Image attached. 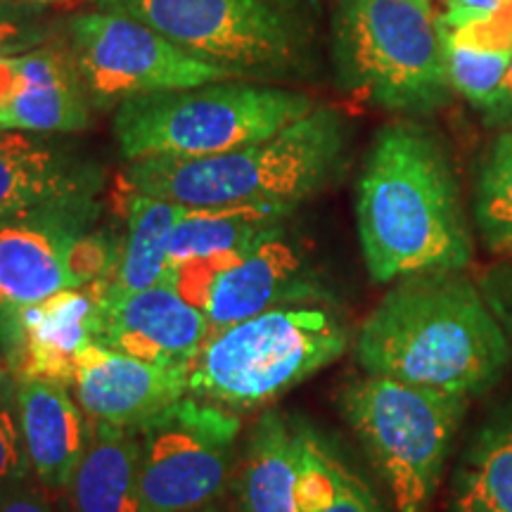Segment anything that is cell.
I'll use <instances>...</instances> for the list:
<instances>
[{
	"instance_id": "7a4b0ae2",
	"label": "cell",
	"mask_w": 512,
	"mask_h": 512,
	"mask_svg": "<svg viewBox=\"0 0 512 512\" xmlns=\"http://www.w3.org/2000/svg\"><path fill=\"white\" fill-rule=\"evenodd\" d=\"M356 223L375 283L463 271L472 261L470 223L451 159L413 121L377 131L358 178Z\"/></svg>"
},
{
	"instance_id": "5bb4252c",
	"label": "cell",
	"mask_w": 512,
	"mask_h": 512,
	"mask_svg": "<svg viewBox=\"0 0 512 512\" xmlns=\"http://www.w3.org/2000/svg\"><path fill=\"white\" fill-rule=\"evenodd\" d=\"M72 389L91 422L138 430L190 394V375L95 342L76 358Z\"/></svg>"
},
{
	"instance_id": "d4e9b609",
	"label": "cell",
	"mask_w": 512,
	"mask_h": 512,
	"mask_svg": "<svg viewBox=\"0 0 512 512\" xmlns=\"http://www.w3.org/2000/svg\"><path fill=\"white\" fill-rule=\"evenodd\" d=\"M439 22V19H437ZM441 53H444L448 83L456 93L463 95L467 102L484 110L494 98L496 88L501 86L505 69H508L510 50H484L467 46L458 41L451 31L439 24Z\"/></svg>"
},
{
	"instance_id": "4316f807",
	"label": "cell",
	"mask_w": 512,
	"mask_h": 512,
	"mask_svg": "<svg viewBox=\"0 0 512 512\" xmlns=\"http://www.w3.org/2000/svg\"><path fill=\"white\" fill-rule=\"evenodd\" d=\"M34 479L17 406V377L0 370V496Z\"/></svg>"
},
{
	"instance_id": "e0dca14e",
	"label": "cell",
	"mask_w": 512,
	"mask_h": 512,
	"mask_svg": "<svg viewBox=\"0 0 512 512\" xmlns=\"http://www.w3.org/2000/svg\"><path fill=\"white\" fill-rule=\"evenodd\" d=\"M15 377L31 472L38 484L62 494L91 441L93 422L69 392V384L48 377Z\"/></svg>"
},
{
	"instance_id": "603a6c76",
	"label": "cell",
	"mask_w": 512,
	"mask_h": 512,
	"mask_svg": "<svg viewBox=\"0 0 512 512\" xmlns=\"http://www.w3.org/2000/svg\"><path fill=\"white\" fill-rule=\"evenodd\" d=\"M448 512H512V415L484 425L465 448Z\"/></svg>"
},
{
	"instance_id": "9a60e30c",
	"label": "cell",
	"mask_w": 512,
	"mask_h": 512,
	"mask_svg": "<svg viewBox=\"0 0 512 512\" xmlns=\"http://www.w3.org/2000/svg\"><path fill=\"white\" fill-rule=\"evenodd\" d=\"M100 328V292L93 283L31 306L12 325L0 349L15 375L48 377L72 387L76 358L100 342Z\"/></svg>"
},
{
	"instance_id": "f546056e",
	"label": "cell",
	"mask_w": 512,
	"mask_h": 512,
	"mask_svg": "<svg viewBox=\"0 0 512 512\" xmlns=\"http://www.w3.org/2000/svg\"><path fill=\"white\" fill-rule=\"evenodd\" d=\"M48 494L46 486L38 484L34 477L19 489L0 496V512H55Z\"/></svg>"
},
{
	"instance_id": "d6986e66",
	"label": "cell",
	"mask_w": 512,
	"mask_h": 512,
	"mask_svg": "<svg viewBox=\"0 0 512 512\" xmlns=\"http://www.w3.org/2000/svg\"><path fill=\"white\" fill-rule=\"evenodd\" d=\"M100 185V171L62 147L29 133L0 131V219Z\"/></svg>"
},
{
	"instance_id": "7402d4cb",
	"label": "cell",
	"mask_w": 512,
	"mask_h": 512,
	"mask_svg": "<svg viewBox=\"0 0 512 512\" xmlns=\"http://www.w3.org/2000/svg\"><path fill=\"white\" fill-rule=\"evenodd\" d=\"M131 190V188H128ZM183 204L131 190L126 200V235L119 245L117 266L105 280L102 292H136L164 283L169 271L171 235L185 214Z\"/></svg>"
},
{
	"instance_id": "ba28073f",
	"label": "cell",
	"mask_w": 512,
	"mask_h": 512,
	"mask_svg": "<svg viewBox=\"0 0 512 512\" xmlns=\"http://www.w3.org/2000/svg\"><path fill=\"white\" fill-rule=\"evenodd\" d=\"M332 48L344 88L382 110L430 114L453 91L439 22L415 0H339Z\"/></svg>"
},
{
	"instance_id": "cb8c5ba5",
	"label": "cell",
	"mask_w": 512,
	"mask_h": 512,
	"mask_svg": "<svg viewBox=\"0 0 512 512\" xmlns=\"http://www.w3.org/2000/svg\"><path fill=\"white\" fill-rule=\"evenodd\" d=\"M299 505L304 512H384L370 486L316 432L302 430Z\"/></svg>"
},
{
	"instance_id": "44dd1931",
	"label": "cell",
	"mask_w": 512,
	"mask_h": 512,
	"mask_svg": "<svg viewBox=\"0 0 512 512\" xmlns=\"http://www.w3.org/2000/svg\"><path fill=\"white\" fill-rule=\"evenodd\" d=\"M294 211L283 204L188 207L171 235L169 268L247 252L259 240L287 228Z\"/></svg>"
},
{
	"instance_id": "ac0fdd59",
	"label": "cell",
	"mask_w": 512,
	"mask_h": 512,
	"mask_svg": "<svg viewBox=\"0 0 512 512\" xmlns=\"http://www.w3.org/2000/svg\"><path fill=\"white\" fill-rule=\"evenodd\" d=\"M299 472V425L280 411L261 413L230 479L238 512H304L299 505Z\"/></svg>"
},
{
	"instance_id": "d590c367",
	"label": "cell",
	"mask_w": 512,
	"mask_h": 512,
	"mask_svg": "<svg viewBox=\"0 0 512 512\" xmlns=\"http://www.w3.org/2000/svg\"><path fill=\"white\" fill-rule=\"evenodd\" d=\"M415 3L422 5V8H432V0H415Z\"/></svg>"
},
{
	"instance_id": "4fadbf2b",
	"label": "cell",
	"mask_w": 512,
	"mask_h": 512,
	"mask_svg": "<svg viewBox=\"0 0 512 512\" xmlns=\"http://www.w3.org/2000/svg\"><path fill=\"white\" fill-rule=\"evenodd\" d=\"M98 292L102 311L100 344L143 361L190 368L192 358L211 332L204 309L169 283L136 292Z\"/></svg>"
},
{
	"instance_id": "52a82bcc",
	"label": "cell",
	"mask_w": 512,
	"mask_h": 512,
	"mask_svg": "<svg viewBox=\"0 0 512 512\" xmlns=\"http://www.w3.org/2000/svg\"><path fill=\"white\" fill-rule=\"evenodd\" d=\"M470 396L363 373L344 384L339 411L399 512H430Z\"/></svg>"
},
{
	"instance_id": "4dcf8cb0",
	"label": "cell",
	"mask_w": 512,
	"mask_h": 512,
	"mask_svg": "<svg viewBox=\"0 0 512 512\" xmlns=\"http://www.w3.org/2000/svg\"><path fill=\"white\" fill-rule=\"evenodd\" d=\"M441 3H444V15L439 17V22L446 27H460L501 8L503 0H441Z\"/></svg>"
},
{
	"instance_id": "8992f818",
	"label": "cell",
	"mask_w": 512,
	"mask_h": 512,
	"mask_svg": "<svg viewBox=\"0 0 512 512\" xmlns=\"http://www.w3.org/2000/svg\"><path fill=\"white\" fill-rule=\"evenodd\" d=\"M157 29L238 79L304 74L318 38V0H93Z\"/></svg>"
},
{
	"instance_id": "3957f363",
	"label": "cell",
	"mask_w": 512,
	"mask_h": 512,
	"mask_svg": "<svg viewBox=\"0 0 512 512\" xmlns=\"http://www.w3.org/2000/svg\"><path fill=\"white\" fill-rule=\"evenodd\" d=\"M347 121L335 107H316L283 131L221 155L128 162L131 190L183 207L299 204L328 185L347 157Z\"/></svg>"
},
{
	"instance_id": "5b68a950",
	"label": "cell",
	"mask_w": 512,
	"mask_h": 512,
	"mask_svg": "<svg viewBox=\"0 0 512 512\" xmlns=\"http://www.w3.org/2000/svg\"><path fill=\"white\" fill-rule=\"evenodd\" d=\"M349 330L320 304L283 306L216 328L192 358L190 394L228 411H252L337 361Z\"/></svg>"
},
{
	"instance_id": "d6a6232c",
	"label": "cell",
	"mask_w": 512,
	"mask_h": 512,
	"mask_svg": "<svg viewBox=\"0 0 512 512\" xmlns=\"http://www.w3.org/2000/svg\"><path fill=\"white\" fill-rule=\"evenodd\" d=\"M489 249L498 256H503V259H512V235H508V238L498 240L494 242V245H489Z\"/></svg>"
},
{
	"instance_id": "9c48e42d",
	"label": "cell",
	"mask_w": 512,
	"mask_h": 512,
	"mask_svg": "<svg viewBox=\"0 0 512 512\" xmlns=\"http://www.w3.org/2000/svg\"><path fill=\"white\" fill-rule=\"evenodd\" d=\"M100 190L55 197L0 219V344L31 306L100 283L121 242L100 230Z\"/></svg>"
},
{
	"instance_id": "2e32d148",
	"label": "cell",
	"mask_w": 512,
	"mask_h": 512,
	"mask_svg": "<svg viewBox=\"0 0 512 512\" xmlns=\"http://www.w3.org/2000/svg\"><path fill=\"white\" fill-rule=\"evenodd\" d=\"M8 62L15 83L0 102V131L79 133L91 126L93 100L69 43L46 41Z\"/></svg>"
},
{
	"instance_id": "6da1fadb",
	"label": "cell",
	"mask_w": 512,
	"mask_h": 512,
	"mask_svg": "<svg viewBox=\"0 0 512 512\" xmlns=\"http://www.w3.org/2000/svg\"><path fill=\"white\" fill-rule=\"evenodd\" d=\"M363 373L477 396L501 380L512 339L482 290L460 271L399 278L356 335Z\"/></svg>"
},
{
	"instance_id": "484cf974",
	"label": "cell",
	"mask_w": 512,
	"mask_h": 512,
	"mask_svg": "<svg viewBox=\"0 0 512 512\" xmlns=\"http://www.w3.org/2000/svg\"><path fill=\"white\" fill-rule=\"evenodd\" d=\"M475 219L486 245L512 235V131L491 145L477 183Z\"/></svg>"
},
{
	"instance_id": "7c38bea8",
	"label": "cell",
	"mask_w": 512,
	"mask_h": 512,
	"mask_svg": "<svg viewBox=\"0 0 512 512\" xmlns=\"http://www.w3.org/2000/svg\"><path fill=\"white\" fill-rule=\"evenodd\" d=\"M328 299L311 254L287 228L259 240L211 283L204 313L211 330L283 306L320 304Z\"/></svg>"
},
{
	"instance_id": "277c9868",
	"label": "cell",
	"mask_w": 512,
	"mask_h": 512,
	"mask_svg": "<svg viewBox=\"0 0 512 512\" xmlns=\"http://www.w3.org/2000/svg\"><path fill=\"white\" fill-rule=\"evenodd\" d=\"M316 107L292 88L226 79L121 102L114 140L126 162L209 157L273 136Z\"/></svg>"
},
{
	"instance_id": "8fae6325",
	"label": "cell",
	"mask_w": 512,
	"mask_h": 512,
	"mask_svg": "<svg viewBox=\"0 0 512 512\" xmlns=\"http://www.w3.org/2000/svg\"><path fill=\"white\" fill-rule=\"evenodd\" d=\"M69 48L95 107H119L138 95L238 79L138 19L100 8L72 17Z\"/></svg>"
},
{
	"instance_id": "83f0119b",
	"label": "cell",
	"mask_w": 512,
	"mask_h": 512,
	"mask_svg": "<svg viewBox=\"0 0 512 512\" xmlns=\"http://www.w3.org/2000/svg\"><path fill=\"white\" fill-rule=\"evenodd\" d=\"M5 3L10 0H0V57L19 55L48 41L46 27L36 22L34 15L8 8Z\"/></svg>"
},
{
	"instance_id": "1f68e13d",
	"label": "cell",
	"mask_w": 512,
	"mask_h": 512,
	"mask_svg": "<svg viewBox=\"0 0 512 512\" xmlns=\"http://www.w3.org/2000/svg\"><path fill=\"white\" fill-rule=\"evenodd\" d=\"M484 119L489 126H512V57L505 69L501 86L496 88L494 98L484 107Z\"/></svg>"
},
{
	"instance_id": "30bf717a",
	"label": "cell",
	"mask_w": 512,
	"mask_h": 512,
	"mask_svg": "<svg viewBox=\"0 0 512 512\" xmlns=\"http://www.w3.org/2000/svg\"><path fill=\"white\" fill-rule=\"evenodd\" d=\"M143 512H190L216 503L238 465L240 418L183 396L138 427Z\"/></svg>"
},
{
	"instance_id": "836d02e7",
	"label": "cell",
	"mask_w": 512,
	"mask_h": 512,
	"mask_svg": "<svg viewBox=\"0 0 512 512\" xmlns=\"http://www.w3.org/2000/svg\"><path fill=\"white\" fill-rule=\"evenodd\" d=\"M12 3H22V5H55V3H67V0H12Z\"/></svg>"
},
{
	"instance_id": "ffe728a7",
	"label": "cell",
	"mask_w": 512,
	"mask_h": 512,
	"mask_svg": "<svg viewBox=\"0 0 512 512\" xmlns=\"http://www.w3.org/2000/svg\"><path fill=\"white\" fill-rule=\"evenodd\" d=\"M62 494L69 512H143L138 430L93 422L91 441Z\"/></svg>"
},
{
	"instance_id": "e575fe53",
	"label": "cell",
	"mask_w": 512,
	"mask_h": 512,
	"mask_svg": "<svg viewBox=\"0 0 512 512\" xmlns=\"http://www.w3.org/2000/svg\"><path fill=\"white\" fill-rule=\"evenodd\" d=\"M190 512H223V510H221V505H219V501H216V503L202 505V508H197V510H190Z\"/></svg>"
},
{
	"instance_id": "f1b7e54d",
	"label": "cell",
	"mask_w": 512,
	"mask_h": 512,
	"mask_svg": "<svg viewBox=\"0 0 512 512\" xmlns=\"http://www.w3.org/2000/svg\"><path fill=\"white\" fill-rule=\"evenodd\" d=\"M477 287L482 290L486 304L494 311L498 323L512 339V259L486 268L477 278Z\"/></svg>"
}]
</instances>
